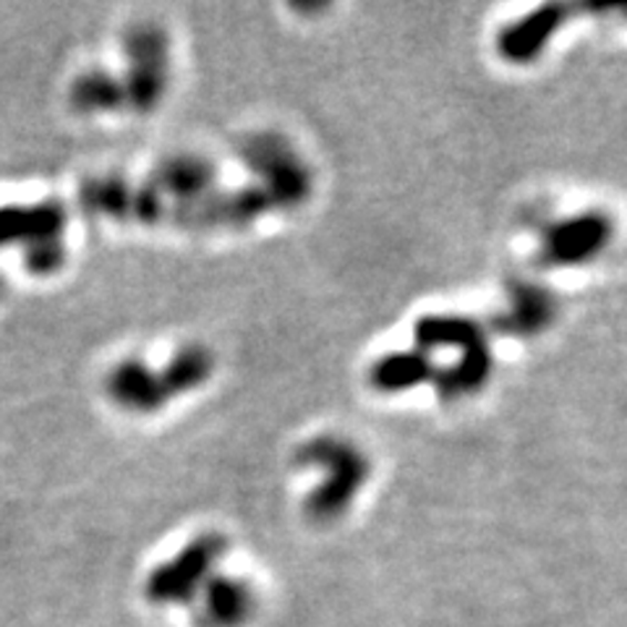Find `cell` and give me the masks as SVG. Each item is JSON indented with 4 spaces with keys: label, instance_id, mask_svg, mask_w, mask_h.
Wrapping results in <instances>:
<instances>
[{
    "label": "cell",
    "instance_id": "cell-1",
    "mask_svg": "<svg viewBox=\"0 0 627 627\" xmlns=\"http://www.w3.org/2000/svg\"><path fill=\"white\" fill-rule=\"evenodd\" d=\"M304 461L319 465H325L327 481L319 486L317 492L311 494L306 507H309V515L317 517V521H330V517H338L346 513V507L351 505L353 494H359L363 479H367V461L359 450H353L351 444L346 442H311L309 448L304 450Z\"/></svg>",
    "mask_w": 627,
    "mask_h": 627
},
{
    "label": "cell",
    "instance_id": "cell-2",
    "mask_svg": "<svg viewBox=\"0 0 627 627\" xmlns=\"http://www.w3.org/2000/svg\"><path fill=\"white\" fill-rule=\"evenodd\" d=\"M225 549L220 536H202L188 544L178 557L157 567L147 580V596L155 604H184L199 596L204 583L213 578V565Z\"/></svg>",
    "mask_w": 627,
    "mask_h": 627
},
{
    "label": "cell",
    "instance_id": "cell-3",
    "mask_svg": "<svg viewBox=\"0 0 627 627\" xmlns=\"http://www.w3.org/2000/svg\"><path fill=\"white\" fill-rule=\"evenodd\" d=\"M609 240V223L602 215H580L557 223L544 244V257L554 265H580L594 259Z\"/></svg>",
    "mask_w": 627,
    "mask_h": 627
},
{
    "label": "cell",
    "instance_id": "cell-4",
    "mask_svg": "<svg viewBox=\"0 0 627 627\" xmlns=\"http://www.w3.org/2000/svg\"><path fill=\"white\" fill-rule=\"evenodd\" d=\"M129 53L134 58V69L123 92L134 105L150 107L163 94L165 42L155 29H136L129 38Z\"/></svg>",
    "mask_w": 627,
    "mask_h": 627
},
{
    "label": "cell",
    "instance_id": "cell-5",
    "mask_svg": "<svg viewBox=\"0 0 627 627\" xmlns=\"http://www.w3.org/2000/svg\"><path fill=\"white\" fill-rule=\"evenodd\" d=\"M65 225L63 209L55 202L34 204V207L0 209V246L27 244V251L48 240H61Z\"/></svg>",
    "mask_w": 627,
    "mask_h": 627
},
{
    "label": "cell",
    "instance_id": "cell-6",
    "mask_svg": "<svg viewBox=\"0 0 627 627\" xmlns=\"http://www.w3.org/2000/svg\"><path fill=\"white\" fill-rule=\"evenodd\" d=\"M202 627H238L251 615V588L244 580L213 575L199 590Z\"/></svg>",
    "mask_w": 627,
    "mask_h": 627
},
{
    "label": "cell",
    "instance_id": "cell-7",
    "mask_svg": "<svg viewBox=\"0 0 627 627\" xmlns=\"http://www.w3.org/2000/svg\"><path fill=\"white\" fill-rule=\"evenodd\" d=\"M107 390H111L113 400H119L126 408H134V411H152L167 398L163 379H157V374H152L150 369H144L136 361L121 363L113 371Z\"/></svg>",
    "mask_w": 627,
    "mask_h": 627
},
{
    "label": "cell",
    "instance_id": "cell-8",
    "mask_svg": "<svg viewBox=\"0 0 627 627\" xmlns=\"http://www.w3.org/2000/svg\"><path fill=\"white\" fill-rule=\"evenodd\" d=\"M563 21V11L559 9H542L534 17L523 19V24L510 27L505 34L500 38L502 53L513 61H528L534 58L538 50L546 45V40L552 38L554 29Z\"/></svg>",
    "mask_w": 627,
    "mask_h": 627
},
{
    "label": "cell",
    "instance_id": "cell-9",
    "mask_svg": "<svg viewBox=\"0 0 627 627\" xmlns=\"http://www.w3.org/2000/svg\"><path fill=\"white\" fill-rule=\"evenodd\" d=\"M432 363L424 353H392L388 359H382L371 371V382L379 390L395 392V390H408L413 384L426 382L432 374Z\"/></svg>",
    "mask_w": 627,
    "mask_h": 627
},
{
    "label": "cell",
    "instance_id": "cell-10",
    "mask_svg": "<svg viewBox=\"0 0 627 627\" xmlns=\"http://www.w3.org/2000/svg\"><path fill=\"white\" fill-rule=\"evenodd\" d=\"M123 100H126L123 86L111 74H102V71H90V74L79 76L76 84L71 86V102L82 113L113 111Z\"/></svg>",
    "mask_w": 627,
    "mask_h": 627
},
{
    "label": "cell",
    "instance_id": "cell-11",
    "mask_svg": "<svg viewBox=\"0 0 627 627\" xmlns=\"http://www.w3.org/2000/svg\"><path fill=\"white\" fill-rule=\"evenodd\" d=\"M554 317L552 296L542 288L523 286L515 294V306L507 317V327L513 332H536L549 325Z\"/></svg>",
    "mask_w": 627,
    "mask_h": 627
},
{
    "label": "cell",
    "instance_id": "cell-12",
    "mask_svg": "<svg viewBox=\"0 0 627 627\" xmlns=\"http://www.w3.org/2000/svg\"><path fill=\"white\" fill-rule=\"evenodd\" d=\"M165 167L167 171H163V186L184 196H196L199 192H204L209 176H213V171L194 157L176 160V163Z\"/></svg>",
    "mask_w": 627,
    "mask_h": 627
}]
</instances>
